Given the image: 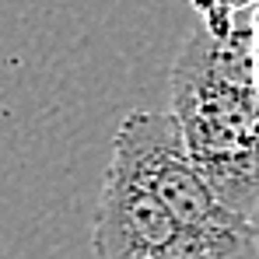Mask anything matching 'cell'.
<instances>
[{
	"label": "cell",
	"mask_w": 259,
	"mask_h": 259,
	"mask_svg": "<svg viewBox=\"0 0 259 259\" xmlns=\"http://www.w3.org/2000/svg\"><path fill=\"white\" fill-rule=\"evenodd\" d=\"M172 112L186 130L189 151L235 214L259 217V95L224 74L196 35L172 67Z\"/></svg>",
	"instance_id": "obj_1"
},
{
	"label": "cell",
	"mask_w": 259,
	"mask_h": 259,
	"mask_svg": "<svg viewBox=\"0 0 259 259\" xmlns=\"http://www.w3.org/2000/svg\"><path fill=\"white\" fill-rule=\"evenodd\" d=\"M193 11H200V25L210 35H231L245 25H256L259 0H193Z\"/></svg>",
	"instance_id": "obj_5"
},
{
	"label": "cell",
	"mask_w": 259,
	"mask_h": 259,
	"mask_svg": "<svg viewBox=\"0 0 259 259\" xmlns=\"http://www.w3.org/2000/svg\"><path fill=\"white\" fill-rule=\"evenodd\" d=\"M140 259H259V228L242 214H224L207 224L179 228L172 242Z\"/></svg>",
	"instance_id": "obj_4"
},
{
	"label": "cell",
	"mask_w": 259,
	"mask_h": 259,
	"mask_svg": "<svg viewBox=\"0 0 259 259\" xmlns=\"http://www.w3.org/2000/svg\"><path fill=\"white\" fill-rule=\"evenodd\" d=\"M256 95H259V18H256Z\"/></svg>",
	"instance_id": "obj_6"
},
{
	"label": "cell",
	"mask_w": 259,
	"mask_h": 259,
	"mask_svg": "<svg viewBox=\"0 0 259 259\" xmlns=\"http://www.w3.org/2000/svg\"><path fill=\"white\" fill-rule=\"evenodd\" d=\"M179 228L182 224L140 182L112 165L105 168L91 224V249L98 259H140L144 252L172 242Z\"/></svg>",
	"instance_id": "obj_3"
},
{
	"label": "cell",
	"mask_w": 259,
	"mask_h": 259,
	"mask_svg": "<svg viewBox=\"0 0 259 259\" xmlns=\"http://www.w3.org/2000/svg\"><path fill=\"white\" fill-rule=\"evenodd\" d=\"M256 228H259V217H256Z\"/></svg>",
	"instance_id": "obj_7"
},
{
	"label": "cell",
	"mask_w": 259,
	"mask_h": 259,
	"mask_svg": "<svg viewBox=\"0 0 259 259\" xmlns=\"http://www.w3.org/2000/svg\"><path fill=\"white\" fill-rule=\"evenodd\" d=\"M109 165L140 182L182 228L235 214L196 165L175 112H126L112 137Z\"/></svg>",
	"instance_id": "obj_2"
}]
</instances>
